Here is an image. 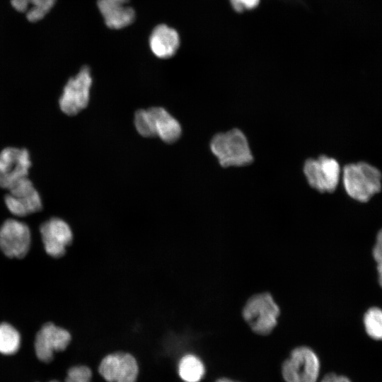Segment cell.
I'll list each match as a JSON object with an SVG mask.
<instances>
[{"mask_svg":"<svg viewBox=\"0 0 382 382\" xmlns=\"http://www.w3.org/2000/svg\"><path fill=\"white\" fill-rule=\"evenodd\" d=\"M342 175L347 194L359 202H367L381 190L380 170L367 163L347 164L344 166Z\"/></svg>","mask_w":382,"mask_h":382,"instance_id":"1","label":"cell"},{"mask_svg":"<svg viewBox=\"0 0 382 382\" xmlns=\"http://www.w3.org/2000/svg\"><path fill=\"white\" fill-rule=\"evenodd\" d=\"M210 149L224 168L244 166L253 161L248 139L238 129L215 134L211 140Z\"/></svg>","mask_w":382,"mask_h":382,"instance_id":"2","label":"cell"},{"mask_svg":"<svg viewBox=\"0 0 382 382\" xmlns=\"http://www.w3.org/2000/svg\"><path fill=\"white\" fill-rule=\"evenodd\" d=\"M242 313L253 332L267 335L277 326L280 309L272 296L263 292L251 296L245 303Z\"/></svg>","mask_w":382,"mask_h":382,"instance_id":"3","label":"cell"},{"mask_svg":"<svg viewBox=\"0 0 382 382\" xmlns=\"http://www.w3.org/2000/svg\"><path fill=\"white\" fill-rule=\"evenodd\" d=\"M319 371L318 356L306 346L293 349L282 368V376L286 382H316Z\"/></svg>","mask_w":382,"mask_h":382,"instance_id":"4","label":"cell"},{"mask_svg":"<svg viewBox=\"0 0 382 382\" xmlns=\"http://www.w3.org/2000/svg\"><path fill=\"white\" fill-rule=\"evenodd\" d=\"M303 171L308 185L319 192H333L337 188L341 175L339 163L325 155L317 158L307 159Z\"/></svg>","mask_w":382,"mask_h":382,"instance_id":"5","label":"cell"},{"mask_svg":"<svg viewBox=\"0 0 382 382\" xmlns=\"http://www.w3.org/2000/svg\"><path fill=\"white\" fill-rule=\"evenodd\" d=\"M92 81L91 70L87 66L68 80L59 100V108L64 113L73 116L87 107Z\"/></svg>","mask_w":382,"mask_h":382,"instance_id":"6","label":"cell"},{"mask_svg":"<svg viewBox=\"0 0 382 382\" xmlns=\"http://www.w3.org/2000/svg\"><path fill=\"white\" fill-rule=\"evenodd\" d=\"M7 190L5 204L14 216H25L41 210L40 196L28 177L20 180Z\"/></svg>","mask_w":382,"mask_h":382,"instance_id":"7","label":"cell"},{"mask_svg":"<svg viewBox=\"0 0 382 382\" xmlns=\"http://www.w3.org/2000/svg\"><path fill=\"white\" fill-rule=\"evenodd\" d=\"M31 166L26 149L6 147L0 152V187L8 190L20 180L28 177Z\"/></svg>","mask_w":382,"mask_h":382,"instance_id":"8","label":"cell"},{"mask_svg":"<svg viewBox=\"0 0 382 382\" xmlns=\"http://www.w3.org/2000/svg\"><path fill=\"white\" fill-rule=\"evenodd\" d=\"M31 241L30 231L27 224L8 219L0 227V249L9 258L24 257Z\"/></svg>","mask_w":382,"mask_h":382,"instance_id":"9","label":"cell"},{"mask_svg":"<svg viewBox=\"0 0 382 382\" xmlns=\"http://www.w3.org/2000/svg\"><path fill=\"white\" fill-rule=\"evenodd\" d=\"M71 340L68 330L57 326L53 323L44 324L37 332L34 348L37 359L45 363L50 362L54 352L66 349Z\"/></svg>","mask_w":382,"mask_h":382,"instance_id":"10","label":"cell"},{"mask_svg":"<svg viewBox=\"0 0 382 382\" xmlns=\"http://www.w3.org/2000/svg\"><path fill=\"white\" fill-rule=\"evenodd\" d=\"M98 371L108 382H136L139 366L132 354L118 352L105 356L99 364Z\"/></svg>","mask_w":382,"mask_h":382,"instance_id":"11","label":"cell"},{"mask_svg":"<svg viewBox=\"0 0 382 382\" xmlns=\"http://www.w3.org/2000/svg\"><path fill=\"white\" fill-rule=\"evenodd\" d=\"M46 253L54 258L62 257L73 241L72 231L64 220L54 217L45 221L40 228Z\"/></svg>","mask_w":382,"mask_h":382,"instance_id":"12","label":"cell"},{"mask_svg":"<svg viewBox=\"0 0 382 382\" xmlns=\"http://www.w3.org/2000/svg\"><path fill=\"white\" fill-rule=\"evenodd\" d=\"M129 0H98L97 6L105 25L112 29H122L135 19V11Z\"/></svg>","mask_w":382,"mask_h":382,"instance_id":"13","label":"cell"},{"mask_svg":"<svg viewBox=\"0 0 382 382\" xmlns=\"http://www.w3.org/2000/svg\"><path fill=\"white\" fill-rule=\"evenodd\" d=\"M149 44L156 57L168 59L175 55L178 51L180 38L175 29L166 24H159L151 33Z\"/></svg>","mask_w":382,"mask_h":382,"instance_id":"14","label":"cell"},{"mask_svg":"<svg viewBox=\"0 0 382 382\" xmlns=\"http://www.w3.org/2000/svg\"><path fill=\"white\" fill-rule=\"evenodd\" d=\"M154 122L156 137L164 142H175L181 136L182 129L178 121L161 107L149 108Z\"/></svg>","mask_w":382,"mask_h":382,"instance_id":"15","label":"cell"},{"mask_svg":"<svg viewBox=\"0 0 382 382\" xmlns=\"http://www.w3.org/2000/svg\"><path fill=\"white\" fill-rule=\"evenodd\" d=\"M56 0H11L13 7L18 11L25 13L31 22L43 18L51 10Z\"/></svg>","mask_w":382,"mask_h":382,"instance_id":"16","label":"cell"},{"mask_svg":"<svg viewBox=\"0 0 382 382\" xmlns=\"http://www.w3.org/2000/svg\"><path fill=\"white\" fill-rule=\"evenodd\" d=\"M178 375L185 382H199L205 373L203 362L194 354H187L178 364Z\"/></svg>","mask_w":382,"mask_h":382,"instance_id":"17","label":"cell"},{"mask_svg":"<svg viewBox=\"0 0 382 382\" xmlns=\"http://www.w3.org/2000/svg\"><path fill=\"white\" fill-rule=\"evenodd\" d=\"M21 346V335L11 324H0V354L11 355L18 352Z\"/></svg>","mask_w":382,"mask_h":382,"instance_id":"18","label":"cell"},{"mask_svg":"<svg viewBox=\"0 0 382 382\" xmlns=\"http://www.w3.org/2000/svg\"><path fill=\"white\" fill-rule=\"evenodd\" d=\"M364 327L366 333L371 339L382 340V309L371 307L364 315Z\"/></svg>","mask_w":382,"mask_h":382,"instance_id":"19","label":"cell"},{"mask_svg":"<svg viewBox=\"0 0 382 382\" xmlns=\"http://www.w3.org/2000/svg\"><path fill=\"white\" fill-rule=\"evenodd\" d=\"M134 125L139 134L142 137H156L153 118L149 109L139 110L135 112Z\"/></svg>","mask_w":382,"mask_h":382,"instance_id":"20","label":"cell"},{"mask_svg":"<svg viewBox=\"0 0 382 382\" xmlns=\"http://www.w3.org/2000/svg\"><path fill=\"white\" fill-rule=\"evenodd\" d=\"M92 371L86 366L78 365L71 367L64 382H91Z\"/></svg>","mask_w":382,"mask_h":382,"instance_id":"21","label":"cell"},{"mask_svg":"<svg viewBox=\"0 0 382 382\" xmlns=\"http://www.w3.org/2000/svg\"><path fill=\"white\" fill-rule=\"evenodd\" d=\"M233 8L237 12L249 11L257 7L260 0H229Z\"/></svg>","mask_w":382,"mask_h":382,"instance_id":"22","label":"cell"},{"mask_svg":"<svg viewBox=\"0 0 382 382\" xmlns=\"http://www.w3.org/2000/svg\"><path fill=\"white\" fill-rule=\"evenodd\" d=\"M372 256L376 262L382 260V228L376 234Z\"/></svg>","mask_w":382,"mask_h":382,"instance_id":"23","label":"cell"},{"mask_svg":"<svg viewBox=\"0 0 382 382\" xmlns=\"http://www.w3.org/2000/svg\"><path fill=\"white\" fill-rule=\"evenodd\" d=\"M320 382H352L347 377L334 373L326 374Z\"/></svg>","mask_w":382,"mask_h":382,"instance_id":"24","label":"cell"},{"mask_svg":"<svg viewBox=\"0 0 382 382\" xmlns=\"http://www.w3.org/2000/svg\"><path fill=\"white\" fill-rule=\"evenodd\" d=\"M376 263V272L378 274V282L379 286L382 288V260L378 261Z\"/></svg>","mask_w":382,"mask_h":382,"instance_id":"25","label":"cell"},{"mask_svg":"<svg viewBox=\"0 0 382 382\" xmlns=\"http://www.w3.org/2000/svg\"><path fill=\"white\" fill-rule=\"evenodd\" d=\"M216 382H236V381H233L228 378H223L218 379Z\"/></svg>","mask_w":382,"mask_h":382,"instance_id":"26","label":"cell"},{"mask_svg":"<svg viewBox=\"0 0 382 382\" xmlns=\"http://www.w3.org/2000/svg\"><path fill=\"white\" fill-rule=\"evenodd\" d=\"M50 382H59V381H57V380H52V381H50Z\"/></svg>","mask_w":382,"mask_h":382,"instance_id":"27","label":"cell"}]
</instances>
